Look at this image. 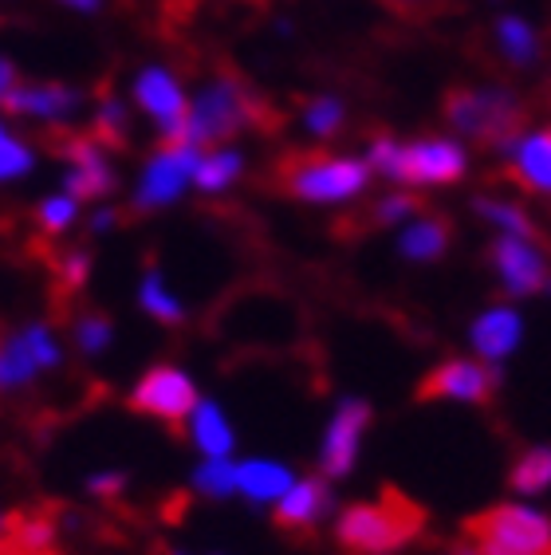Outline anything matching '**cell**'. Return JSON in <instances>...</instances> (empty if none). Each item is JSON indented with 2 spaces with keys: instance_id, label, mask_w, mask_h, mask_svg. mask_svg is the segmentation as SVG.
I'll use <instances>...</instances> for the list:
<instances>
[{
  "instance_id": "d6986e66",
  "label": "cell",
  "mask_w": 551,
  "mask_h": 555,
  "mask_svg": "<svg viewBox=\"0 0 551 555\" xmlns=\"http://www.w3.org/2000/svg\"><path fill=\"white\" fill-rule=\"evenodd\" d=\"M292 481H296V473L284 461H272V457L236 461V492L248 496L253 504H276L292 489Z\"/></svg>"
},
{
  "instance_id": "4316f807",
  "label": "cell",
  "mask_w": 551,
  "mask_h": 555,
  "mask_svg": "<svg viewBox=\"0 0 551 555\" xmlns=\"http://www.w3.org/2000/svg\"><path fill=\"white\" fill-rule=\"evenodd\" d=\"M473 209H477L480 217H485L492 229H497L500 236H536V229H531V217L520 209V205L504 202V197H477L473 202Z\"/></svg>"
},
{
  "instance_id": "f35d334b",
  "label": "cell",
  "mask_w": 551,
  "mask_h": 555,
  "mask_svg": "<svg viewBox=\"0 0 551 555\" xmlns=\"http://www.w3.org/2000/svg\"><path fill=\"white\" fill-rule=\"evenodd\" d=\"M111 224H115V214H111V209H99L95 221H91V229H95V233H106Z\"/></svg>"
},
{
  "instance_id": "f546056e",
  "label": "cell",
  "mask_w": 551,
  "mask_h": 555,
  "mask_svg": "<svg viewBox=\"0 0 551 555\" xmlns=\"http://www.w3.org/2000/svg\"><path fill=\"white\" fill-rule=\"evenodd\" d=\"M343 118H347V107H343L335 95H319L304 107V127H308V134H316V139H331V134L343 127Z\"/></svg>"
},
{
  "instance_id": "e0dca14e",
  "label": "cell",
  "mask_w": 551,
  "mask_h": 555,
  "mask_svg": "<svg viewBox=\"0 0 551 555\" xmlns=\"http://www.w3.org/2000/svg\"><path fill=\"white\" fill-rule=\"evenodd\" d=\"M331 513V489L323 477H296L292 489L276 501V513L272 520L287 532H308L316 528L323 516Z\"/></svg>"
},
{
  "instance_id": "74e56055",
  "label": "cell",
  "mask_w": 551,
  "mask_h": 555,
  "mask_svg": "<svg viewBox=\"0 0 551 555\" xmlns=\"http://www.w3.org/2000/svg\"><path fill=\"white\" fill-rule=\"evenodd\" d=\"M12 528H16V520L0 513V555H12Z\"/></svg>"
},
{
  "instance_id": "7c38bea8",
  "label": "cell",
  "mask_w": 551,
  "mask_h": 555,
  "mask_svg": "<svg viewBox=\"0 0 551 555\" xmlns=\"http://www.w3.org/2000/svg\"><path fill=\"white\" fill-rule=\"evenodd\" d=\"M469 173V154L453 139H413L402 142V182L406 185H453Z\"/></svg>"
},
{
  "instance_id": "ab89813d",
  "label": "cell",
  "mask_w": 551,
  "mask_h": 555,
  "mask_svg": "<svg viewBox=\"0 0 551 555\" xmlns=\"http://www.w3.org/2000/svg\"><path fill=\"white\" fill-rule=\"evenodd\" d=\"M60 4H67V9H75V12H95L103 0H60Z\"/></svg>"
},
{
  "instance_id": "4dcf8cb0",
  "label": "cell",
  "mask_w": 551,
  "mask_h": 555,
  "mask_svg": "<svg viewBox=\"0 0 551 555\" xmlns=\"http://www.w3.org/2000/svg\"><path fill=\"white\" fill-rule=\"evenodd\" d=\"M367 166H371L379 178H386V182L402 185V142L390 139V134H379V139H371V150H367Z\"/></svg>"
},
{
  "instance_id": "ba28073f",
  "label": "cell",
  "mask_w": 551,
  "mask_h": 555,
  "mask_svg": "<svg viewBox=\"0 0 551 555\" xmlns=\"http://www.w3.org/2000/svg\"><path fill=\"white\" fill-rule=\"evenodd\" d=\"M64 363V347L48 323H28L0 343V395H16L33 386L43 371Z\"/></svg>"
},
{
  "instance_id": "2e32d148",
  "label": "cell",
  "mask_w": 551,
  "mask_h": 555,
  "mask_svg": "<svg viewBox=\"0 0 551 555\" xmlns=\"http://www.w3.org/2000/svg\"><path fill=\"white\" fill-rule=\"evenodd\" d=\"M4 111L16 118H36V122H64L79 111V91L64 83H16Z\"/></svg>"
},
{
  "instance_id": "5b68a950",
  "label": "cell",
  "mask_w": 551,
  "mask_h": 555,
  "mask_svg": "<svg viewBox=\"0 0 551 555\" xmlns=\"http://www.w3.org/2000/svg\"><path fill=\"white\" fill-rule=\"evenodd\" d=\"M469 535L485 555H551V516L536 504H492L469 520Z\"/></svg>"
},
{
  "instance_id": "3957f363",
  "label": "cell",
  "mask_w": 551,
  "mask_h": 555,
  "mask_svg": "<svg viewBox=\"0 0 551 555\" xmlns=\"http://www.w3.org/2000/svg\"><path fill=\"white\" fill-rule=\"evenodd\" d=\"M441 115L453 130L480 146H497L509 154L512 142L524 134L528 107L512 87H453L441 103Z\"/></svg>"
},
{
  "instance_id": "52a82bcc",
  "label": "cell",
  "mask_w": 551,
  "mask_h": 555,
  "mask_svg": "<svg viewBox=\"0 0 551 555\" xmlns=\"http://www.w3.org/2000/svg\"><path fill=\"white\" fill-rule=\"evenodd\" d=\"M497 371L492 363L477 359V354H453L441 359L437 366H430L418 386L422 402H461V406H485L497 395Z\"/></svg>"
},
{
  "instance_id": "7402d4cb",
  "label": "cell",
  "mask_w": 551,
  "mask_h": 555,
  "mask_svg": "<svg viewBox=\"0 0 551 555\" xmlns=\"http://www.w3.org/2000/svg\"><path fill=\"white\" fill-rule=\"evenodd\" d=\"M244 173L241 150L233 146H213L197 154V166H193V185L202 193H225L229 185Z\"/></svg>"
},
{
  "instance_id": "60d3db41",
  "label": "cell",
  "mask_w": 551,
  "mask_h": 555,
  "mask_svg": "<svg viewBox=\"0 0 551 555\" xmlns=\"http://www.w3.org/2000/svg\"><path fill=\"white\" fill-rule=\"evenodd\" d=\"M457 555H485V552H477V547H465V552H457Z\"/></svg>"
},
{
  "instance_id": "d590c367",
  "label": "cell",
  "mask_w": 551,
  "mask_h": 555,
  "mask_svg": "<svg viewBox=\"0 0 551 555\" xmlns=\"http://www.w3.org/2000/svg\"><path fill=\"white\" fill-rule=\"evenodd\" d=\"M87 489L95 492V496H118V492L127 489V477H123V473H95V477L87 481Z\"/></svg>"
},
{
  "instance_id": "7a4b0ae2",
  "label": "cell",
  "mask_w": 551,
  "mask_h": 555,
  "mask_svg": "<svg viewBox=\"0 0 551 555\" xmlns=\"http://www.w3.org/2000/svg\"><path fill=\"white\" fill-rule=\"evenodd\" d=\"M276 182L296 202L343 205L367 190L371 166L350 154H331V150H296L276 166Z\"/></svg>"
},
{
  "instance_id": "d4e9b609",
  "label": "cell",
  "mask_w": 551,
  "mask_h": 555,
  "mask_svg": "<svg viewBox=\"0 0 551 555\" xmlns=\"http://www.w3.org/2000/svg\"><path fill=\"white\" fill-rule=\"evenodd\" d=\"M138 304H142V311H146L150 320L166 323V327H178L185 320L181 299L170 292V284H166V276H162L158 268H146V276L138 284Z\"/></svg>"
},
{
  "instance_id": "cb8c5ba5",
  "label": "cell",
  "mask_w": 551,
  "mask_h": 555,
  "mask_svg": "<svg viewBox=\"0 0 551 555\" xmlns=\"http://www.w3.org/2000/svg\"><path fill=\"white\" fill-rule=\"evenodd\" d=\"M509 489L516 496H543L551 489V446H531L512 461Z\"/></svg>"
},
{
  "instance_id": "5bb4252c",
  "label": "cell",
  "mask_w": 551,
  "mask_h": 555,
  "mask_svg": "<svg viewBox=\"0 0 551 555\" xmlns=\"http://www.w3.org/2000/svg\"><path fill=\"white\" fill-rule=\"evenodd\" d=\"M64 158H67V193L75 202H91V197H103V193L115 190V166L106 158V146L95 139H72L64 142Z\"/></svg>"
},
{
  "instance_id": "484cf974",
  "label": "cell",
  "mask_w": 551,
  "mask_h": 555,
  "mask_svg": "<svg viewBox=\"0 0 551 555\" xmlns=\"http://www.w3.org/2000/svg\"><path fill=\"white\" fill-rule=\"evenodd\" d=\"M193 492L205 501H225L236 492V461L233 457H205L193 469Z\"/></svg>"
},
{
  "instance_id": "d6a6232c",
  "label": "cell",
  "mask_w": 551,
  "mask_h": 555,
  "mask_svg": "<svg viewBox=\"0 0 551 555\" xmlns=\"http://www.w3.org/2000/svg\"><path fill=\"white\" fill-rule=\"evenodd\" d=\"M95 130L103 142H123L127 139V107L118 99L103 95L95 107Z\"/></svg>"
},
{
  "instance_id": "836d02e7",
  "label": "cell",
  "mask_w": 551,
  "mask_h": 555,
  "mask_svg": "<svg viewBox=\"0 0 551 555\" xmlns=\"http://www.w3.org/2000/svg\"><path fill=\"white\" fill-rule=\"evenodd\" d=\"M413 214H418V202H413L410 193H386V197L374 205V217H379V224L410 221Z\"/></svg>"
},
{
  "instance_id": "e575fe53",
  "label": "cell",
  "mask_w": 551,
  "mask_h": 555,
  "mask_svg": "<svg viewBox=\"0 0 551 555\" xmlns=\"http://www.w3.org/2000/svg\"><path fill=\"white\" fill-rule=\"evenodd\" d=\"M87 276H91V257L87 253H67L64 260H60V284L64 288H84Z\"/></svg>"
},
{
  "instance_id": "4fadbf2b",
  "label": "cell",
  "mask_w": 551,
  "mask_h": 555,
  "mask_svg": "<svg viewBox=\"0 0 551 555\" xmlns=\"http://www.w3.org/2000/svg\"><path fill=\"white\" fill-rule=\"evenodd\" d=\"M134 103L154 118V127L166 134V142H181L185 130V111H190V95L181 79L170 67L150 64L134 75Z\"/></svg>"
},
{
  "instance_id": "44dd1931",
  "label": "cell",
  "mask_w": 551,
  "mask_h": 555,
  "mask_svg": "<svg viewBox=\"0 0 551 555\" xmlns=\"http://www.w3.org/2000/svg\"><path fill=\"white\" fill-rule=\"evenodd\" d=\"M449 241H453V229H449L446 217H418L402 229L398 236V253L406 260H418V264H430V260H441L449 253Z\"/></svg>"
},
{
  "instance_id": "8992f818",
  "label": "cell",
  "mask_w": 551,
  "mask_h": 555,
  "mask_svg": "<svg viewBox=\"0 0 551 555\" xmlns=\"http://www.w3.org/2000/svg\"><path fill=\"white\" fill-rule=\"evenodd\" d=\"M197 402H202L197 383L190 378V371H181L174 363L146 366L130 390V410L154 417V422H166V426H185V417L193 414Z\"/></svg>"
},
{
  "instance_id": "ac0fdd59",
  "label": "cell",
  "mask_w": 551,
  "mask_h": 555,
  "mask_svg": "<svg viewBox=\"0 0 551 555\" xmlns=\"http://www.w3.org/2000/svg\"><path fill=\"white\" fill-rule=\"evenodd\" d=\"M509 173L524 190L551 193V127L520 134L509 146Z\"/></svg>"
},
{
  "instance_id": "1f68e13d",
  "label": "cell",
  "mask_w": 551,
  "mask_h": 555,
  "mask_svg": "<svg viewBox=\"0 0 551 555\" xmlns=\"http://www.w3.org/2000/svg\"><path fill=\"white\" fill-rule=\"evenodd\" d=\"M115 339V323L106 320V315H95V311H87L75 320V343H79V351L84 354H103Z\"/></svg>"
},
{
  "instance_id": "277c9868",
  "label": "cell",
  "mask_w": 551,
  "mask_h": 555,
  "mask_svg": "<svg viewBox=\"0 0 551 555\" xmlns=\"http://www.w3.org/2000/svg\"><path fill=\"white\" fill-rule=\"evenodd\" d=\"M260 115L253 91L236 79V75H217L190 99L185 111V130L181 142H190L197 150L225 146L229 139H236L241 130H248Z\"/></svg>"
},
{
  "instance_id": "8d00e7d4",
  "label": "cell",
  "mask_w": 551,
  "mask_h": 555,
  "mask_svg": "<svg viewBox=\"0 0 551 555\" xmlns=\"http://www.w3.org/2000/svg\"><path fill=\"white\" fill-rule=\"evenodd\" d=\"M16 83H21V79H16V67H12V60H9V55H0V107H4V99L16 91Z\"/></svg>"
},
{
  "instance_id": "8fae6325",
  "label": "cell",
  "mask_w": 551,
  "mask_h": 555,
  "mask_svg": "<svg viewBox=\"0 0 551 555\" xmlns=\"http://www.w3.org/2000/svg\"><path fill=\"white\" fill-rule=\"evenodd\" d=\"M371 406L362 398H343L335 406L328 429H323V441H319V469H323V477H350L355 473L362 434L371 426Z\"/></svg>"
},
{
  "instance_id": "f1b7e54d",
  "label": "cell",
  "mask_w": 551,
  "mask_h": 555,
  "mask_svg": "<svg viewBox=\"0 0 551 555\" xmlns=\"http://www.w3.org/2000/svg\"><path fill=\"white\" fill-rule=\"evenodd\" d=\"M75 221H79V202H75L72 193H55V197H43V202L36 205V224H40L48 236L67 233Z\"/></svg>"
},
{
  "instance_id": "30bf717a",
  "label": "cell",
  "mask_w": 551,
  "mask_h": 555,
  "mask_svg": "<svg viewBox=\"0 0 551 555\" xmlns=\"http://www.w3.org/2000/svg\"><path fill=\"white\" fill-rule=\"evenodd\" d=\"M488 260H492L500 288L512 299L540 296L551 288V264L543 257V248L536 245V236H497Z\"/></svg>"
},
{
  "instance_id": "ffe728a7",
  "label": "cell",
  "mask_w": 551,
  "mask_h": 555,
  "mask_svg": "<svg viewBox=\"0 0 551 555\" xmlns=\"http://www.w3.org/2000/svg\"><path fill=\"white\" fill-rule=\"evenodd\" d=\"M185 426H190L193 446L202 449V457H233L236 434H233L229 414L221 410V402L202 398V402L193 406V414L185 417Z\"/></svg>"
},
{
  "instance_id": "9c48e42d",
  "label": "cell",
  "mask_w": 551,
  "mask_h": 555,
  "mask_svg": "<svg viewBox=\"0 0 551 555\" xmlns=\"http://www.w3.org/2000/svg\"><path fill=\"white\" fill-rule=\"evenodd\" d=\"M197 154H202V150L190 146V142H166L162 150H154L134 185L138 214H154V209H166V205L178 202L181 193L193 185Z\"/></svg>"
},
{
  "instance_id": "6da1fadb",
  "label": "cell",
  "mask_w": 551,
  "mask_h": 555,
  "mask_svg": "<svg viewBox=\"0 0 551 555\" xmlns=\"http://www.w3.org/2000/svg\"><path fill=\"white\" fill-rule=\"evenodd\" d=\"M425 528V513L406 492L386 489L379 501L347 504L335 520V540L350 555H394L413 544Z\"/></svg>"
},
{
  "instance_id": "9a60e30c",
  "label": "cell",
  "mask_w": 551,
  "mask_h": 555,
  "mask_svg": "<svg viewBox=\"0 0 551 555\" xmlns=\"http://www.w3.org/2000/svg\"><path fill=\"white\" fill-rule=\"evenodd\" d=\"M520 339H524V320H520V311L509 308V304H492V308H485L477 320L469 323L473 354L485 359V363L509 359L520 347Z\"/></svg>"
},
{
  "instance_id": "b9f144b4",
  "label": "cell",
  "mask_w": 551,
  "mask_h": 555,
  "mask_svg": "<svg viewBox=\"0 0 551 555\" xmlns=\"http://www.w3.org/2000/svg\"><path fill=\"white\" fill-rule=\"evenodd\" d=\"M398 4H406V0H398Z\"/></svg>"
},
{
  "instance_id": "83f0119b",
  "label": "cell",
  "mask_w": 551,
  "mask_h": 555,
  "mask_svg": "<svg viewBox=\"0 0 551 555\" xmlns=\"http://www.w3.org/2000/svg\"><path fill=\"white\" fill-rule=\"evenodd\" d=\"M36 166V150L0 122V182H16Z\"/></svg>"
},
{
  "instance_id": "603a6c76",
  "label": "cell",
  "mask_w": 551,
  "mask_h": 555,
  "mask_svg": "<svg viewBox=\"0 0 551 555\" xmlns=\"http://www.w3.org/2000/svg\"><path fill=\"white\" fill-rule=\"evenodd\" d=\"M497 48L500 55L516 67H528L540 60V33H536V24H528L524 16H500L497 24Z\"/></svg>"
}]
</instances>
